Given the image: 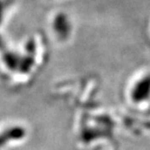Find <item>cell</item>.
<instances>
[{"label": "cell", "instance_id": "7a4b0ae2", "mask_svg": "<svg viewBox=\"0 0 150 150\" xmlns=\"http://www.w3.org/2000/svg\"><path fill=\"white\" fill-rule=\"evenodd\" d=\"M53 29L60 39L67 38L71 32V24L68 17L63 14L57 15L53 21Z\"/></svg>", "mask_w": 150, "mask_h": 150}, {"label": "cell", "instance_id": "6da1fadb", "mask_svg": "<svg viewBox=\"0 0 150 150\" xmlns=\"http://www.w3.org/2000/svg\"><path fill=\"white\" fill-rule=\"evenodd\" d=\"M131 98L136 103L146 101L150 98V74L136 82L131 91Z\"/></svg>", "mask_w": 150, "mask_h": 150}, {"label": "cell", "instance_id": "3957f363", "mask_svg": "<svg viewBox=\"0 0 150 150\" xmlns=\"http://www.w3.org/2000/svg\"><path fill=\"white\" fill-rule=\"evenodd\" d=\"M25 130L22 127H12L7 128L2 133L1 137V145L4 146V144L7 141L12 140H19L22 139L25 136Z\"/></svg>", "mask_w": 150, "mask_h": 150}]
</instances>
